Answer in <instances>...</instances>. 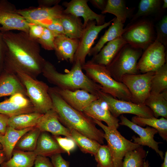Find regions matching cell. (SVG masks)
Instances as JSON below:
<instances>
[{
  "label": "cell",
  "mask_w": 167,
  "mask_h": 167,
  "mask_svg": "<svg viewBox=\"0 0 167 167\" xmlns=\"http://www.w3.org/2000/svg\"><path fill=\"white\" fill-rule=\"evenodd\" d=\"M132 122L141 127L146 125L156 129L163 140L167 141V119L163 117L158 119L155 117L144 118L134 116Z\"/></svg>",
  "instance_id": "obj_31"
},
{
  "label": "cell",
  "mask_w": 167,
  "mask_h": 167,
  "mask_svg": "<svg viewBox=\"0 0 167 167\" xmlns=\"http://www.w3.org/2000/svg\"><path fill=\"white\" fill-rule=\"evenodd\" d=\"M94 156L98 167H114L111 154L107 145H101Z\"/></svg>",
  "instance_id": "obj_38"
},
{
  "label": "cell",
  "mask_w": 167,
  "mask_h": 167,
  "mask_svg": "<svg viewBox=\"0 0 167 167\" xmlns=\"http://www.w3.org/2000/svg\"><path fill=\"white\" fill-rule=\"evenodd\" d=\"M36 156L34 152L14 149L11 157L3 162L0 167H32Z\"/></svg>",
  "instance_id": "obj_27"
},
{
  "label": "cell",
  "mask_w": 167,
  "mask_h": 167,
  "mask_svg": "<svg viewBox=\"0 0 167 167\" xmlns=\"http://www.w3.org/2000/svg\"><path fill=\"white\" fill-rule=\"evenodd\" d=\"M122 36L127 44L144 50L155 41L156 35L153 22L142 18L131 22Z\"/></svg>",
  "instance_id": "obj_7"
},
{
  "label": "cell",
  "mask_w": 167,
  "mask_h": 167,
  "mask_svg": "<svg viewBox=\"0 0 167 167\" xmlns=\"http://www.w3.org/2000/svg\"><path fill=\"white\" fill-rule=\"evenodd\" d=\"M6 46L3 37V33L0 31V69L3 67Z\"/></svg>",
  "instance_id": "obj_47"
},
{
  "label": "cell",
  "mask_w": 167,
  "mask_h": 167,
  "mask_svg": "<svg viewBox=\"0 0 167 167\" xmlns=\"http://www.w3.org/2000/svg\"><path fill=\"white\" fill-rule=\"evenodd\" d=\"M50 157L54 167H69V162L63 158L61 154H55Z\"/></svg>",
  "instance_id": "obj_45"
},
{
  "label": "cell",
  "mask_w": 167,
  "mask_h": 167,
  "mask_svg": "<svg viewBox=\"0 0 167 167\" xmlns=\"http://www.w3.org/2000/svg\"><path fill=\"white\" fill-rule=\"evenodd\" d=\"M166 50L160 43L155 41L142 53L137 64L139 72H155L166 63Z\"/></svg>",
  "instance_id": "obj_12"
},
{
  "label": "cell",
  "mask_w": 167,
  "mask_h": 167,
  "mask_svg": "<svg viewBox=\"0 0 167 167\" xmlns=\"http://www.w3.org/2000/svg\"><path fill=\"white\" fill-rule=\"evenodd\" d=\"M167 91V63L154 72L151 83L150 93L159 94Z\"/></svg>",
  "instance_id": "obj_35"
},
{
  "label": "cell",
  "mask_w": 167,
  "mask_h": 167,
  "mask_svg": "<svg viewBox=\"0 0 167 167\" xmlns=\"http://www.w3.org/2000/svg\"><path fill=\"white\" fill-rule=\"evenodd\" d=\"M56 36L46 28L43 33L37 41L42 48L47 50H54V41Z\"/></svg>",
  "instance_id": "obj_40"
},
{
  "label": "cell",
  "mask_w": 167,
  "mask_h": 167,
  "mask_svg": "<svg viewBox=\"0 0 167 167\" xmlns=\"http://www.w3.org/2000/svg\"><path fill=\"white\" fill-rule=\"evenodd\" d=\"M88 1L94 6L102 11L105 8L107 0H90Z\"/></svg>",
  "instance_id": "obj_49"
},
{
  "label": "cell",
  "mask_w": 167,
  "mask_h": 167,
  "mask_svg": "<svg viewBox=\"0 0 167 167\" xmlns=\"http://www.w3.org/2000/svg\"><path fill=\"white\" fill-rule=\"evenodd\" d=\"M39 24L49 30L56 36L59 35L65 34L63 28L59 19L50 20Z\"/></svg>",
  "instance_id": "obj_41"
},
{
  "label": "cell",
  "mask_w": 167,
  "mask_h": 167,
  "mask_svg": "<svg viewBox=\"0 0 167 167\" xmlns=\"http://www.w3.org/2000/svg\"><path fill=\"white\" fill-rule=\"evenodd\" d=\"M7 99L9 101L21 107H26L33 105L26 96L20 93H15Z\"/></svg>",
  "instance_id": "obj_43"
},
{
  "label": "cell",
  "mask_w": 167,
  "mask_h": 167,
  "mask_svg": "<svg viewBox=\"0 0 167 167\" xmlns=\"http://www.w3.org/2000/svg\"><path fill=\"white\" fill-rule=\"evenodd\" d=\"M92 119L104 131V139L107 142L114 167H122L123 160L126 153L140 145L126 139L117 129L109 127L96 119Z\"/></svg>",
  "instance_id": "obj_8"
},
{
  "label": "cell",
  "mask_w": 167,
  "mask_h": 167,
  "mask_svg": "<svg viewBox=\"0 0 167 167\" xmlns=\"http://www.w3.org/2000/svg\"><path fill=\"white\" fill-rule=\"evenodd\" d=\"M13 4L0 0V31L2 32L17 30L28 33L29 22L17 12Z\"/></svg>",
  "instance_id": "obj_11"
},
{
  "label": "cell",
  "mask_w": 167,
  "mask_h": 167,
  "mask_svg": "<svg viewBox=\"0 0 167 167\" xmlns=\"http://www.w3.org/2000/svg\"><path fill=\"white\" fill-rule=\"evenodd\" d=\"M144 104L152 111L154 117L161 116L167 118V91L150 93Z\"/></svg>",
  "instance_id": "obj_28"
},
{
  "label": "cell",
  "mask_w": 167,
  "mask_h": 167,
  "mask_svg": "<svg viewBox=\"0 0 167 167\" xmlns=\"http://www.w3.org/2000/svg\"><path fill=\"white\" fill-rule=\"evenodd\" d=\"M82 67L89 78L101 86L102 92L118 100L133 102L131 94L126 87L122 83L115 80L106 66L90 60Z\"/></svg>",
  "instance_id": "obj_4"
},
{
  "label": "cell",
  "mask_w": 167,
  "mask_h": 167,
  "mask_svg": "<svg viewBox=\"0 0 167 167\" xmlns=\"http://www.w3.org/2000/svg\"><path fill=\"white\" fill-rule=\"evenodd\" d=\"M164 161L161 164V167H167V151L165 152L164 158Z\"/></svg>",
  "instance_id": "obj_52"
},
{
  "label": "cell",
  "mask_w": 167,
  "mask_h": 167,
  "mask_svg": "<svg viewBox=\"0 0 167 167\" xmlns=\"http://www.w3.org/2000/svg\"><path fill=\"white\" fill-rule=\"evenodd\" d=\"M9 117L0 113V134L3 135L5 134Z\"/></svg>",
  "instance_id": "obj_48"
},
{
  "label": "cell",
  "mask_w": 167,
  "mask_h": 167,
  "mask_svg": "<svg viewBox=\"0 0 167 167\" xmlns=\"http://www.w3.org/2000/svg\"><path fill=\"white\" fill-rule=\"evenodd\" d=\"M167 7V0H163L161 6V8L163 10L166 9Z\"/></svg>",
  "instance_id": "obj_53"
},
{
  "label": "cell",
  "mask_w": 167,
  "mask_h": 167,
  "mask_svg": "<svg viewBox=\"0 0 167 167\" xmlns=\"http://www.w3.org/2000/svg\"><path fill=\"white\" fill-rule=\"evenodd\" d=\"M133 8L126 7L123 0H108L102 14L109 13L113 15L119 21L124 23L131 15Z\"/></svg>",
  "instance_id": "obj_30"
},
{
  "label": "cell",
  "mask_w": 167,
  "mask_h": 167,
  "mask_svg": "<svg viewBox=\"0 0 167 167\" xmlns=\"http://www.w3.org/2000/svg\"><path fill=\"white\" fill-rule=\"evenodd\" d=\"M154 72L137 74H126L120 82L126 87L131 95L133 102L144 104L150 94L151 83Z\"/></svg>",
  "instance_id": "obj_9"
},
{
  "label": "cell",
  "mask_w": 167,
  "mask_h": 167,
  "mask_svg": "<svg viewBox=\"0 0 167 167\" xmlns=\"http://www.w3.org/2000/svg\"><path fill=\"white\" fill-rule=\"evenodd\" d=\"M61 148L68 155L75 147V143L71 138H62L60 136H54Z\"/></svg>",
  "instance_id": "obj_42"
},
{
  "label": "cell",
  "mask_w": 167,
  "mask_h": 167,
  "mask_svg": "<svg viewBox=\"0 0 167 167\" xmlns=\"http://www.w3.org/2000/svg\"></svg>",
  "instance_id": "obj_57"
},
{
  "label": "cell",
  "mask_w": 167,
  "mask_h": 167,
  "mask_svg": "<svg viewBox=\"0 0 167 167\" xmlns=\"http://www.w3.org/2000/svg\"><path fill=\"white\" fill-rule=\"evenodd\" d=\"M62 7L58 5L51 7H37L17 9V12L28 22L40 24L47 21L60 19L63 13Z\"/></svg>",
  "instance_id": "obj_15"
},
{
  "label": "cell",
  "mask_w": 167,
  "mask_h": 167,
  "mask_svg": "<svg viewBox=\"0 0 167 167\" xmlns=\"http://www.w3.org/2000/svg\"><path fill=\"white\" fill-rule=\"evenodd\" d=\"M28 25L29 36L31 38L37 40L42 36L45 28L39 24L33 23L29 22Z\"/></svg>",
  "instance_id": "obj_44"
},
{
  "label": "cell",
  "mask_w": 167,
  "mask_h": 167,
  "mask_svg": "<svg viewBox=\"0 0 167 167\" xmlns=\"http://www.w3.org/2000/svg\"><path fill=\"white\" fill-rule=\"evenodd\" d=\"M88 0H72L69 2H64L62 5L66 8L64 10L63 13L82 17L84 28L90 21H95L97 25L103 24L105 23V15L97 14L92 10L88 5Z\"/></svg>",
  "instance_id": "obj_16"
},
{
  "label": "cell",
  "mask_w": 167,
  "mask_h": 167,
  "mask_svg": "<svg viewBox=\"0 0 167 167\" xmlns=\"http://www.w3.org/2000/svg\"><path fill=\"white\" fill-rule=\"evenodd\" d=\"M16 74L24 86L35 112L44 114L52 109V101L49 93V87L46 83L21 72L17 71Z\"/></svg>",
  "instance_id": "obj_5"
},
{
  "label": "cell",
  "mask_w": 167,
  "mask_h": 167,
  "mask_svg": "<svg viewBox=\"0 0 167 167\" xmlns=\"http://www.w3.org/2000/svg\"><path fill=\"white\" fill-rule=\"evenodd\" d=\"M3 136V135L0 134V143H1V142L2 140Z\"/></svg>",
  "instance_id": "obj_55"
},
{
  "label": "cell",
  "mask_w": 167,
  "mask_h": 167,
  "mask_svg": "<svg viewBox=\"0 0 167 167\" xmlns=\"http://www.w3.org/2000/svg\"><path fill=\"white\" fill-rule=\"evenodd\" d=\"M113 20V19L101 25H97L95 21L88 22L79 39V45L74 55V63L79 61L82 66L85 63L86 57L99 34L103 29L110 26Z\"/></svg>",
  "instance_id": "obj_13"
},
{
  "label": "cell",
  "mask_w": 167,
  "mask_h": 167,
  "mask_svg": "<svg viewBox=\"0 0 167 167\" xmlns=\"http://www.w3.org/2000/svg\"><path fill=\"white\" fill-rule=\"evenodd\" d=\"M33 112H35L33 105L21 107L9 101L7 99L0 102V113L9 117Z\"/></svg>",
  "instance_id": "obj_37"
},
{
  "label": "cell",
  "mask_w": 167,
  "mask_h": 167,
  "mask_svg": "<svg viewBox=\"0 0 167 167\" xmlns=\"http://www.w3.org/2000/svg\"><path fill=\"white\" fill-rule=\"evenodd\" d=\"M34 127L22 130H17L10 126L7 127L6 132L3 135L0 143L6 157V161L11 157L15 146L20 138Z\"/></svg>",
  "instance_id": "obj_26"
},
{
  "label": "cell",
  "mask_w": 167,
  "mask_h": 167,
  "mask_svg": "<svg viewBox=\"0 0 167 167\" xmlns=\"http://www.w3.org/2000/svg\"><path fill=\"white\" fill-rule=\"evenodd\" d=\"M53 88L68 104L79 111H82L92 102L99 98L98 96L83 90L70 91L56 87Z\"/></svg>",
  "instance_id": "obj_17"
},
{
  "label": "cell",
  "mask_w": 167,
  "mask_h": 167,
  "mask_svg": "<svg viewBox=\"0 0 167 167\" xmlns=\"http://www.w3.org/2000/svg\"><path fill=\"white\" fill-rule=\"evenodd\" d=\"M6 161V158L4 151L2 149L0 150V165Z\"/></svg>",
  "instance_id": "obj_51"
},
{
  "label": "cell",
  "mask_w": 167,
  "mask_h": 167,
  "mask_svg": "<svg viewBox=\"0 0 167 167\" xmlns=\"http://www.w3.org/2000/svg\"><path fill=\"white\" fill-rule=\"evenodd\" d=\"M163 0H141L140 1L137 12L132 16L131 22L135 21L141 18L154 15L158 14L163 10L161 6Z\"/></svg>",
  "instance_id": "obj_32"
},
{
  "label": "cell",
  "mask_w": 167,
  "mask_h": 167,
  "mask_svg": "<svg viewBox=\"0 0 167 167\" xmlns=\"http://www.w3.org/2000/svg\"><path fill=\"white\" fill-rule=\"evenodd\" d=\"M156 39L157 41L167 47V16L165 15L158 21L155 26Z\"/></svg>",
  "instance_id": "obj_39"
},
{
  "label": "cell",
  "mask_w": 167,
  "mask_h": 167,
  "mask_svg": "<svg viewBox=\"0 0 167 167\" xmlns=\"http://www.w3.org/2000/svg\"><path fill=\"white\" fill-rule=\"evenodd\" d=\"M60 0H39L38 1L39 6L51 7L52 6L58 5Z\"/></svg>",
  "instance_id": "obj_50"
},
{
  "label": "cell",
  "mask_w": 167,
  "mask_h": 167,
  "mask_svg": "<svg viewBox=\"0 0 167 167\" xmlns=\"http://www.w3.org/2000/svg\"><path fill=\"white\" fill-rule=\"evenodd\" d=\"M33 152L37 156L46 157L66 153L54 137L46 132H41Z\"/></svg>",
  "instance_id": "obj_23"
},
{
  "label": "cell",
  "mask_w": 167,
  "mask_h": 167,
  "mask_svg": "<svg viewBox=\"0 0 167 167\" xmlns=\"http://www.w3.org/2000/svg\"><path fill=\"white\" fill-rule=\"evenodd\" d=\"M6 49L3 64L5 71H20L36 79L46 62L40 54V45L28 33L9 31L2 33Z\"/></svg>",
  "instance_id": "obj_1"
},
{
  "label": "cell",
  "mask_w": 167,
  "mask_h": 167,
  "mask_svg": "<svg viewBox=\"0 0 167 167\" xmlns=\"http://www.w3.org/2000/svg\"><path fill=\"white\" fill-rule=\"evenodd\" d=\"M43 114L33 112L10 117L8 126L17 130L35 127Z\"/></svg>",
  "instance_id": "obj_29"
},
{
  "label": "cell",
  "mask_w": 167,
  "mask_h": 167,
  "mask_svg": "<svg viewBox=\"0 0 167 167\" xmlns=\"http://www.w3.org/2000/svg\"><path fill=\"white\" fill-rule=\"evenodd\" d=\"M126 44L127 43L122 36L118 37L107 43L96 55L93 56L91 61L107 66Z\"/></svg>",
  "instance_id": "obj_21"
},
{
  "label": "cell",
  "mask_w": 167,
  "mask_h": 167,
  "mask_svg": "<svg viewBox=\"0 0 167 167\" xmlns=\"http://www.w3.org/2000/svg\"><path fill=\"white\" fill-rule=\"evenodd\" d=\"M146 154V152L141 145L128 152L123 158L122 167H142Z\"/></svg>",
  "instance_id": "obj_36"
},
{
  "label": "cell",
  "mask_w": 167,
  "mask_h": 167,
  "mask_svg": "<svg viewBox=\"0 0 167 167\" xmlns=\"http://www.w3.org/2000/svg\"><path fill=\"white\" fill-rule=\"evenodd\" d=\"M143 50L129 44H126L106 66L112 77L120 82L121 77L125 75L139 74L137 64Z\"/></svg>",
  "instance_id": "obj_6"
},
{
  "label": "cell",
  "mask_w": 167,
  "mask_h": 167,
  "mask_svg": "<svg viewBox=\"0 0 167 167\" xmlns=\"http://www.w3.org/2000/svg\"><path fill=\"white\" fill-rule=\"evenodd\" d=\"M99 97L104 102L112 114L117 118L125 113L144 118L154 117L152 111L144 104H139L116 99L109 94L99 92Z\"/></svg>",
  "instance_id": "obj_10"
},
{
  "label": "cell",
  "mask_w": 167,
  "mask_h": 167,
  "mask_svg": "<svg viewBox=\"0 0 167 167\" xmlns=\"http://www.w3.org/2000/svg\"><path fill=\"white\" fill-rule=\"evenodd\" d=\"M142 167H149V163L148 161H145Z\"/></svg>",
  "instance_id": "obj_54"
},
{
  "label": "cell",
  "mask_w": 167,
  "mask_h": 167,
  "mask_svg": "<svg viewBox=\"0 0 167 167\" xmlns=\"http://www.w3.org/2000/svg\"><path fill=\"white\" fill-rule=\"evenodd\" d=\"M18 93L27 97L26 88L16 75L5 71L0 76V98Z\"/></svg>",
  "instance_id": "obj_22"
},
{
  "label": "cell",
  "mask_w": 167,
  "mask_h": 167,
  "mask_svg": "<svg viewBox=\"0 0 167 167\" xmlns=\"http://www.w3.org/2000/svg\"><path fill=\"white\" fill-rule=\"evenodd\" d=\"M110 25L96 45L91 49L88 55L89 56L95 55L106 44L122 36L124 31L123 23L115 17Z\"/></svg>",
  "instance_id": "obj_24"
},
{
  "label": "cell",
  "mask_w": 167,
  "mask_h": 167,
  "mask_svg": "<svg viewBox=\"0 0 167 167\" xmlns=\"http://www.w3.org/2000/svg\"><path fill=\"white\" fill-rule=\"evenodd\" d=\"M41 133V131L38 128L34 127L20 138L14 149L25 152H33Z\"/></svg>",
  "instance_id": "obj_34"
},
{
  "label": "cell",
  "mask_w": 167,
  "mask_h": 167,
  "mask_svg": "<svg viewBox=\"0 0 167 167\" xmlns=\"http://www.w3.org/2000/svg\"><path fill=\"white\" fill-rule=\"evenodd\" d=\"M71 139L83 152L94 155L101 145L96 141L88 138L73 129H69Z\"/></svg>",
  "instance_id": "obj_33"
},
{
  "label": "cell",
  "mask_w": 167,
  "mask_h": 167,
  "mask_svg": "<svg viewBox=\"0 0 167 167\" xmlns=\"http://www.w3.org/2000/svg\"><path fill=\"white\" fill-rule=\"evenodd\" d=\"M100 98L91 103L82 112L92 119L105 122L109 127L117 129L119 126V120L113 116L108 109L106 105Z\"/></svg>",
  "instance_id": "obj_19"
},
{
  "label": "cell",
  "mask_w": 167,
  "mask_h": 167,
  "mask_svg": "<svg viewBox=\"0 0 167 167\" xmlns=\"http://www.w3.org/2000/svg\"><path fill=\"white\" fill-rule=\"evenodd\" d=\"M49 93L52 101V109L57 114L59 121L63 125L69 129H74L101 144L104 143V133L96 127L92 118L82 111L70 106L53 87L49 88Z\"/></svg>",
  "instance_id": "obj_2"
},
{
  "label": "cell",
  "mask_w": 167,
  "mask_h": 167,
  "mask_svg": "<svg viewBox=\"0 0 167 167\" xmlns=\"http://www.w3.org/2000/svg\"><path fill=\"white\" fill-rule=\"evenodd\" d=\"M35 127L41 132H49L54 136L62 135L71 139L70 130L60 122L57 114L53 109L42 115Z\"/></svg>",
  "instance_id": "obj_18"
},
{
  "label": "cell",
  "mask_w": 167,
  "mask_h": 167,
  "mask_svg": "<svg viewBox=\"0 0 167 167\" xmlns=\"http://www.w3.org/2000/svg\"><path fill=\"white\" fill-rule=\"evenodd\" d=\"M34 167H54L53 165L46 157L37 156L34 162Z\"/></svg>",
  "instance_id": "obj_46"
},
{
  "label": "cell",
  "mask_w": 167,
  "mask_h": 167,
  "mask_svg": "<svg viewBox=\"0 0 167 167\" xmlns=\"http://www.w3.org/2000/svg\"><path fill=\"white\" fill-rule=\"evenodd\" d=\"M120 125L128 127L139 136V137L135 135L132 137L134 143L151 148L155 151L162 159H163L164 153L159 149V144L161 143L156 142L154 139L155 135L158 133L156 129L149 126L143 128L133 122L123 114L120 116Z\"/></svg>",
  "instance_id": "obj_14"
},
{
  "label": "cell",
  "mask_w": 167,
  "mask_h": 167,
  "mask_svg": "<svg viewBox=\"0 0 167 167\" xmlns=\"http://www.w3.org/2000/svg\"><path fill=\"white\" fill-rule=\"evenodd\" d=\"M82 70L80 62L77 61L74 63L71 70L63 74L58 72L52 63L46 61L42 74L49 83L59 88L70 91L82 89L99 96L101 86L84 74Z\"/></svg>",
  "instance_id": "obj_3"
},
{
  "label": "cell",
  "mask_w": 167,
  "mask_h": 167,
  "mask_svg": "<svg viewBox=\"0 0 167 167\" xmlns=\"http://www.w3.org/2000/svg\"><path fill=\"white\" fill-rule=\"evenodd\" d=\"M2 149V147L1 144L0 143V150Z\"/></svg>",
  "instance_id": "obj_56"
},
{
  "label": "cell",
  "mask_w": 167,
  "mask_h": 167,
  "mask_svg": "<svg viewBox=\"0 0 167 167\" xmlns=\"http://www.w3.org/2000/svg\"><path fill=\"white\" fill-rule=\"evenodd\" d=\"M79 40L71 38L64 34L55 37L54 48L58 59L74 63V55L78 49Z\"/></svg>",
  "instance_id": "obj_20"
},
{
  "label": "cell",
  "mask_w": 167,
  "mask_h": 167,
  "mask_svg": "<svg viewBox=\"0 0 167 167\" xmlns=\"http://www.w3.org/2000/svg\"><path fill=\"white\" fill-rule=\"evenodd\" d=\"M59 20L65 35L71 38L80 39L84 28L80 17L63 13Z\"/></svg>",
  "instance_id": "obj_25"
}]
</instances>
